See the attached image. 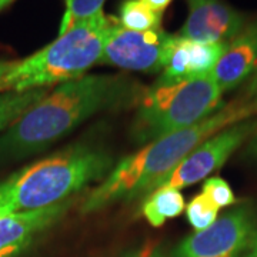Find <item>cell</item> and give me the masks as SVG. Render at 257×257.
<instances>
[{
  "mask_svg": "<svg viewBox=\"0 0 257 257\" xmlns=\"http://www.w3.org/2000/svg\"><path fill=\"white\" fill-rule=\"evenodd\" d=\"M143 92L121 74H84L62 83L0 135V165L46 150L94 114L139 101Z\"/></svg>",
  "mask_w": 257,
  "mask_h": 257,
  "instance_id": "obj_1",
  "label": "cell"
},
{
  "mask_svg": "<svg viewBox=\"0 0 257 257\" xmlns=\"http://www.w3.org/2000/svg\"><path fill=\"white\" fill-rule=\"evenodd\" d=\"M257 114V101L240 100L221 106L206 119L190 127L147 143L145 147L121 159L110 173L83 202L80 211L90 214L120 200H133L152 192L153 186L203 142L231 124Z\"/></svg>",
  "mask_w": 257,
  "mask_h": 257,
  "instance_id": "obj_2",
  "label": "cell"
},
{
  "mask_svg": "<svg viewBox=\"0 0 257 257\" xmlns=\"http://www.w3.org/2000/svg\"><path fill=\"white\" fill-rule=\"evenodd\" d=\"M113 166L106 150L84 143L25 166L0 182V216L70 200L87 184L103 180Z\"/></svg>",
  "mask_w": 257,
  "mask_h": 257,
  "instance_id": "obj_3",
  "label": "cell"
},
{
  "mask_svg": "<svg viewBox=\"0 0 257 257\" xmlns=\"http://www.w3.org/2000/svg\"><path fill=\"white\" fill-rule=\"evenodd\" d=\"M116 19L103 12L72 25L55 42L16 64L0 83V93L47 89L79 79L100 62L107 33Z\"/></svg>",
  "mask_w": 257,
  "mask_h": 257,
  "instance_id": "obj_4",
  "label": "cell"
},
{
  "mask_svg": "<svg viewBox=\"0 0 257 257\" xmlns=\"http://www.w3.org/2000/svg\"><path fill=\"white\" fill-rule=\"evenodd\" d=\"M223 92L211 74L182 79H159L145 89L132 123L135 143L147 145L190 127L221 107Z\"/></svg>",
  "mask_w": 257,
  "mask_h": 257,
  "instance_id": "obj_5",
  "label": "cell"
},
{
  "mask_svg": "<svg viewBox=\"0 0 257 257\" xmlns=\"http://www.w3.org/2000/svg\"><path fill=\"white\" fill-rule=\"evenodd\" d=\"M175 42L176 35L166 33L163 29L136 32L124 29L114 20L99 63L143 73L163 72Z\"/></svg>",
  "mask_w": 257,
  "mask_h": 257,
  "instance_id": "obj_6",
  "label": "cell"
},
{
  "mask_svg": "<svg viewBox=\"0 0 257 257\" xmlns=\"http://www.w3.org/2000/svg\"><path fill=\"white\" fill-rule=\"evenodd\" d=\"M257 128L256 120H243L231 124L192 150L179 165L157 182L152 192L159 187L184 189L199 183L219 170L237 149ZM150 192V193H152Z\"/></svg>",
  "mask_w": 257,
  "mask_h": 257,
  "instance_id": "obj_7",
  "label": "cell"
},
{
  "mask_svg": "<svg viewBox=\"0 0 257 257\" xmlns=\"http://www.w3.org/2000/svg\"><path fill=\"white\" fill-rule=\"evenodd\" d=\"M256 241V217L248 204L227 211L210 227L190 234L172 257H241Z\"/></svg>",
  "mask_w": 257,
  "mask_h": 257,
  "instance_id": "obj_8",
  "label": "cell"
},
{
  "mask_svg": "<svg viewBox=\"0 0 257 257\" xmlns=\"http://www.w3.org/2000/svg\"><path fill=\"white\" fill-rule=\"evenodd\" d=\"M189 15L177 35L200 43H229L246 26V16L221 0H187Z\"/></svg>",
  "mask_w": 257,
  "mask_h": 257,
  "instance_id": "obj_9",
  "label": "cell"
},
{
  "mask_svg": "<svg viewBox=\"0 0 257 257\" xmlns=\"http://www.w3.org/2000/svg\"><path fill=\"white\" fill-rule=\"evenodd\" d=\"M73 200H66L40 210L19 211L0 216V257H16L69 210Z\"/></svg>",
  "mask_w": 257,
  "mask_h": 257,
  "instance_id": "obj_10",
  "label": "cell"
},
{
  "mask_svg": "<svg viewBox=\"0 0 257 257\" xmlns=\"http://www.w3.org/2000/svg\"><path fill=\"white\" fill-rule=\"evenodd\" d=\"M257 72V19L227 43L211 77L223 93L236 89Z\"/></svg>",
  "mask_w": 257,
  "mask_h": 257,
  "instance_id": "obj_11",
  "label": "cell"
},
{
  "mask_svg": "<svg viewBox=\"0 0 257 257\" xmlns=\"http://www.w3.org/2000/svg\"><path fill=\"white\" fill-rule=\"evenodd\" d=\"M226 47L227 43H200L176 35L175 46L160 79L182 80L210 74Z\"/></svg>",
  "mask_w": 257,
  "mask_h": 257,
  "instance_id": "obj_12",
  "label": "cell"
},
{
  "mask_svg": "<svg viewBox=\"0 0 257 257\" xmlns=\"http://www.w3.org/2000/svg\"><path fill=\"white\" fill-rule=\"evenodd\" d=\"M184 209V199L180 190L159 187L147 194L142 206V213L153 227H160L167 220L182 214Z\"/></svg>",
  "mask_w": 257,
  "mask_h": 257,
  "instance_id": "obj_13",
  "label": "cell"
},
{
  "mask_svg": "<svg viewBox=\"0 0 257 257\" xmlns=\"http://www.w3.org/2000/svg\"><path fill=\"white\" fill-rule=\"evenodd\" d=\"M163 13L149 8L142 0H123L119 8V25L128 30L147 32L162 29Z\"/></svg>",
  "mask_w": 257,
  "mask_h": 257,
  "instance_id": "obj_14",
  "label": "cell"
},
{
  "mask_svg": "<svg viewBox=\"0 0 257 257\" xmlns=\"http://www.w3.org/2000/svg\"><path fill=\"white\" fill-rule=\"evenodd\" d=\"M47 89L0 93V135L47 94Z\"/></svg>",
  "mask_w": 257,
  "mask_h": 257,
  "instance_id": "obj_15",
  "label": "cell"
},
{
  "mask_svg": "<svg viewBox=\"0 0 257 257\" xmlns=\"http://www.w3.org/2000/svg\"><path fill=\"white\" fill-rule=\"evenodd\" d=\"M217 214H219V207L203 193L194 196L190 203L186 206L187 221L196 231H202L210 227L217 220Z\"/></svg>",
  "mask_w": 257,
  "mask_h": 257,
  "instance_id": "obj_16",
  "label": "cell"
},
{
  "mask_svg": "<svg viewBox=\"0 0 257 257\" xmlns=\"http://www.w3.org/2000/svg\"><path fill=\"white\" fill-rule=\"evenodd\" d=\"M103 3L104 0H66V12L62 19L59 35L64 33L74 23L103 12Z\"/></svg>",
  "mask_w": 257,
  "mask_h": 257,
  "instance_id": "obj_17",
  "label": "cell"
},
{
  "mask_svg": "<svg viewBox=\"0 0 257 257\" xmlns=\"http://www.w3.org/2000/svg\"><path fill=\"white\" fill-rule=\"evenodd\" d=\"M202 193L206 194L219 209L229 207L236 203V197L231 187L221 177H209L203 184Z\"/></svg>",
  "mask_w": 257,
  "mask_h": 257,
  "instance_id": "obj_18",
  "label": "cell"
},
{
  "mask_svg": "<svg viewBox=\"0 0 257 257\" xmlns=\"http://www.w3.org/2000/svg\"><path fill=\"white\" fill-rule=\"evenodd\" d=\"M123 257H166L165 253L157 247H147L140 248L136 251H130L126 256Z\"/></svg>",
  "mask_w": 257,
  "mask_h": 257,
  "instance_id": "obj_19",
  "label": "cell"
},
{
  "mask_svg": "<svg viewBox=\"0 0 257 257\" xmlns=\"http://www.w3.org/2000/svg\"><path fill=\"white\" fill-rule=\"evenodd\" d=\"M244 99L248 101H257V72L253 74V77L248 82L246 92H244Z\"/></svg>",
  "mask_w": 257,
  "mask_h": 257,
  "instance_id": "obj_20",
  "label": "cell"
},
{
  "mask_svg": "<svg viewBox=\"0 0 257 257\" xmlns=\"http://www.w3.org/2000/svg\"><path fill=\"white\" fill-rule=\"evenodd\" d=\"M142 2H145L149 8H152L159 13H163L169 8V5L172 3V0H142Z\"/></svg>",
  "mask_w": 257,
  "mask_h": 257,
  "instance_id": "obj_21",
  "label": "cell"
},
{
  "mask_svg": "<svg viewBox=\"0 0 257 257\" xmlns=\"http://www.w3.org/2000/svg\"><path fill=\"white\" fill-rule=\"evenodd\" d=\"M16 64V60H10V62H6V60H0V83L3 80V77L6 74L9 73L10 70L13 69V66Z\"/></svg>",
  "mask_w": 257,
  "mask_h": 257,
  "instance_id": "obj_22",
  "label": "cell"
},
{
  "mask_svg": "<svg viewBox=\"0 0 257 257\" xmlns=\"http://www.w3.org/2000/svg\"><path fill=\"white\" fill-rule=\"evenodd\" d=\"M248 150V156L251 159H254V162H257V133L254 135V138L251 139L250 145L247 147Z\"/></svg>",
  "mask_w": 257,
  "mask_h": 257,
  "instance_id": "obj_23",
  "label": "cell"
},
{
  "mask_svg": "<svg viewBox=\"0 0 257 257\" xmlns=\"http://www.w3.org/2000/svg\"><path fill=\"white\" fill-rule=\"evenodd\" d=\"M13 2L15 0H0V12L5 9V8H8L10 3H13Z\"/></svg>",
  "mask_w": 257,
  "mask_h": 257,
  "instance_id": "obj_24",
  "label": "cell"
},
{
  "mask_svg": "<svg viewBox=\"0 0 257 257\" xmlns=\"http://www.w3.org/2000/svg\"><path fill=\"white\" fill-rule=\"evenodd\" d=\"M251 257H257V253H251Z\"/></svg>",
  "mask_w": 257,
  "mask_h": 257,
  "instance_id": "obj_25",
  "label": "cell"
},
{
  "mask_svg": "<svg viewBox=\"0 0 257 257\" xmlns=\"http://www.w3.org/2000/svg\"><path fill=\"white\" fill-rule=\"evenodd\" d=\"M257 241V240H256ZM253 253H257V243H256V248H254V251H253Z\"/></svg>",
  "mask_w": 257,
  "mask_h": 257,
  "instance_id": "obj_26",
  "label": "cell"
}]
</instances>
